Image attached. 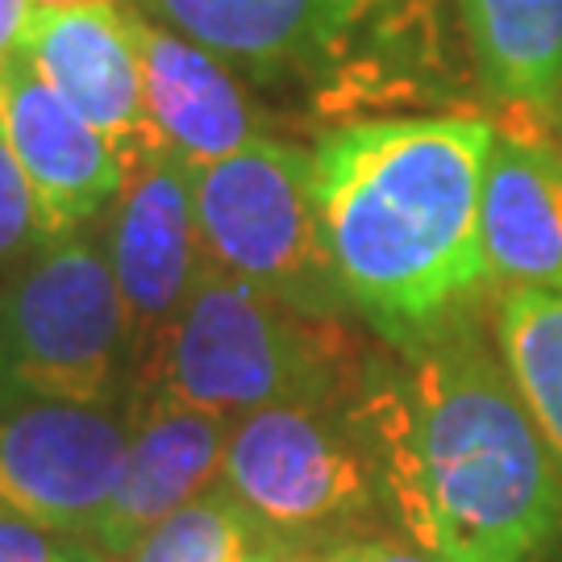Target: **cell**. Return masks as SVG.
Wrapping results in <instances>:
<instances>
[{"mask_svg":"<svg viewBox=\"0 0 562 562\" xmlns=\"http://www.w3.org/2000/svg\"><path fill=\"white\" fill-rule=\"evenodd\" d=\"M355 417L401 533L442 562H542L562 538V480L533 417L467 322L375 359Z\"/></svg>","mask_w":562,"mask_h":562,"instance_id":"cell-1","label":"cell"},{"mask_svg":"<svg viewBox=\"0 0 562 562\" xmlns=\"http://www.w3.org/2000/svg\"><path fill=\"white\" fill-rule=\"evenodd\" d=\"M496 130L483 117H375L313 150V201L346 304L413 350L483 292L480 204Z\"/></svg>","mask_w":562,"mask_h":562,"instance_id":"cell-2","label":"cell"},{"mask_svg":"<svg viewBox=\"0 0 562 562\" xmlns=\"http://www.w3.org/2000/svg\"><path fill=\"white\" fill-rule=\"evenodd\" d=\"M371 362L341 317L301 313L259 283L204 262L130 404L167 396L234 422L267 404L350 401Z\"/></svg>","mask_w":562,"mask_h":562,"instance_id":"cell-3","label":"cell"},{"mask_svg":"<svg viewBox=\"0 0 562 562\" xmlns=\"http://www.w3.org/2000/svg\"><path fill=\"white\" fill-rule=\"evenodd\" d=\"M350 401L267 404L229 422L222 487L283 550L350 542L387 513Z\"/></svg>","mask_w":562,"mask_h":562,"instance_id":"cell-4","label":"cell"},{"mask_svg":"<svg viewBox=\"0 0 562 562\" xmlns=\"http://www.w3.org/2000/svg\"><path fill=\"white\" fill-rule=\"evenodd\" d=\"M13 387L130 413L134 346L101 234L46 238L4 283Z\"/></svg>","mask_w":562,"mask_h":562,"instance_id":"cell-5","label":"cell"},{"mask_svg":"<svg viewBox=\"0 0 562 562\" xmlns=\"http://www.w3.org/2000/svg\"><path fill=\"white\" fill-rule=\"evenodd\" d=\"M192 201L209 262L313 317L350 308L317 222L313 150L262 134L229 159L192 167Z\"/></svg>","mask_w":562,"mask_h":562,"instance_id":"cell-6","label":"cell"},{"mask_svg":"<svg viewBox=\"0 0 562 562\" xmlns=\"http://www.w3.org/2000/svg\"><path fill=\"white\" fill-rule=\"evenodd\" d=\"M134 422L121 408L9 392L0 401V508L92 542L125 471Z\"/></svg>","mask_w":562,"mask_h":562,"instance_id":"cell-7","label":"cell"},{"mask_svg":"<svg viewBox=\"0 0 562 562\" xmlns=\"http://www.w3.org/2000/svg\"><path fill=\"white\" fill-rule=\"evenodd\" d=\"M101 241L125 304L138 383L209 262L192 201V167L176 155H159L125 176L104 213Z\"/></svg>","mask_w":562,"mask_h":562,"instance_id":"cell-8","label":"cell"},{"mask_svg":"<svg viewBox=\"0 0 562 562\" xmlns=\"http://www.w3.org/2000/svg\"><path fill=\"white\" fill-rule=\"evenodd\" d=\"M18 50L113 146L125 176L167 155V142L146 109L138 46L121 4L34 9Z\"/></svg>","mask_w":562,"mask_h":562,"instance_id":"cell-9","label":"cell"},{"mask_svg":"<svg viewBox=\"0 0 562 562\" xmlns=\"http://www.w3.org/2000/svg\"><path fill=\"white\" fill-rule=\"evenodd\" d=\"M371 4L375 0H134L138 13L259 83L334 76Z\"/></svg>","mask_w":562,"mask_h":562,"instance_id":"cell-10","label":"cell"},{"mask_svg":"<svg viewBox=\"0 0 562 562\" xmlns=\"http://www.w3.org/2000/svg\"><path fill=\"white\" fill-rule=\"evenodd\" d=\"M0 130L30 180L46 238L104 217L125 171L113 146L63 101L25 55L0 63Z\"/></svg>","mask_w":562,"mask_h":562,"instance_id":"cell-11","label":"cell"},{"mask_svg":"<svg viewBox=\"0 0 562 562\" xmlns=\"http://www.w3.org/2000/svg\"><path fill=\"white\" fill-rule=\"evenodd\" d=\"M130 422H134V438H130L125 471L92 538V546L117 559L146 529H155L171 513H180L183 504L201 501L204 492L222 483L225 442H229L225 417L167 401V396H146L130 404Z\"/></svg>","mask_w":562,"mask_h":562,"instance_id":"cell-12","label":"cell"},{"mask_svg":"<svg viewBox=\"0 0 562 562\" xmlns=\"http://www.w3.org/2000/svg\"><path fill=\"white\" fill-rule=\"evenodd\" d=\"M125 25L138 46L146 109L167 142V155L188 167H209L267 134L259 109L217 55L138 9H125Z\"/></svg>","mask_w":562,"mask_h":562,"instance_id":"cell-13","label":"cell"},{"mask_svg":"<svg viewBox=\"0 0 562 562\" xmlns=\"http://www.w3.org/2000/svg\"><path fill=\"white\" fill-rule=\"evenodd\" d=\"M480 234L496 283L562 292V146L496 134L483 171Z\"/></svg>","mask_w":562,"mask_h":562,"instance_id":"cell-14","label":"cell"},{"mask_svg":"<svg viewBox=\"0 0 562 562\" xmlns=\"http://www.w3.org/2000/svg\"><path fill=\"white\" fill-rule=\"evenodd\" d=\"M480 80L501 101H562V0H459Z\"/></svg>","mask_w":562,"mask_h":562,"instance_id":"cell-15","label":"cell"},{"mask_svg":"<svg viewBox=\"0 0 562 562\" xmlns=\"http://www.w3.org/2000/svg\"><path fill=\"white\" fill-rule=\"evenodd\" d=\"M496 346L562 480V292L504 288L496 304Z\"/></svg>","mask_w":562,"mask_h":562,"instance_id":"cell-16","label":"cell"},{"mask_svg":"<svg viewBox=\"0 0 562 562\" xmlns=\"http://www.w3.org/2000/svg\"><path fill=\"white\" fill-rule=\"evenodd\" d=\"M262 533L222 483L146 529L121 562H241Z\"/></svg>","mask_w":562,"mask_h":562,"instance_id":"cell-17","label":"cell"},{"mask_svg":"<svg viewBox=\"0 0 562 562\" xmlns=\"http://www.w3.org/2000/svg\"><path fill=\"white\" fill-rule=\"evenodd\" d=\"M46 241L38 204L13 146L0 130V267H21Z\"/></svg>","mask_w":562,"mask_h":562,"instance_id":"cell-18","label":"cell"},{"mask_svg":"<svg viewBox=\"0 0 562 562\" xmlns=\"http://www.w3.org/2000/svg\"><path fill=\"white\" fill-rule=\"evenodd\" d=\"M67 550H71V538H59L0 508V562H67Z\"/></svg>","mask_w":562,"mask_h":562,"instance_id":"cell-19","label":"cell"},{"mask_svg":"<svg viewBox=\"0 0 562 562\" xmlns=\"http://www.w3.org/2000/svg\"><path fill=\"white\" fill-rule=\"evenodd\" d=\"M341 550H346V562H442L408 533H362L341 542Z\"/></svg>","mask_w":562,"mask_h":562,"instance_id":"cell-20","label":"cell"},{"mask_svg":"<svg viewBox=\"0 0 562 562\" xmlns=\"http://www.w3.org/2000/svg\"><path fill=\"white\" fill-rule=\"evenodd\" d=\"M30 18H34V0H0V63L18 55Z\"/></svg>","mask_w":562,"mask_h":562,"instance_id":"cell-21","label":"cell"},{"mask_svg":"<svg viewBox=\"0 0 562 562\" xmlns=\"http://www.w3.org/2000/svg\"><path fill=\"white\" fill-rule=\"evenodd\" d=\"M18 392L13 387V338H9V304H4V288H0V401Z\"/></svg>","mask_w":562,"mask_h":562,"instance_id":"cell-22","label":"cell"},{"mask_svg":"<svg viewBox=\"0 0 562 562\" xmlns=\"http://www.w3.org/2000/svg\"><path fill=\"white\" fill-rule=\"evenodd\" d=\"M283 562H346V550L341 542L334 546H301V550H288Z\"/></svg>","mask_w":562,"mask_h":562,"instance_id":"cell-23","label":"cell"},{"mask_svg":"<svg viewBox=\"0 0 562 562\" xmlns=\"http://www.w3.org/2000/svg\"><path fill=\"white\" fill-rule=\"evenodd\" d=\"M67 562H121V559L117 554H109V550H101V546H92V542H71Z\"/></svg>","mask_w":562,"mask_h":562,"instance_id":"cell-24","label":"cell"},{"mask_svg":"<svg viewBox=\"0 0 562 562\" xmlns=\"http://www.w3.org/2000/svg\"><path fill=\"white\" fill-rule=\"evenodd\" d=\"M288 559V550H283L280 542H271V538H259V542L250 546V554L241 562H283Z\"/></svg>","mask_w":562,"mask_h":562,"instance_id":"cell-25","label":"cell"},{"mask_svg":"<svg viewBox=\"0 0 562 562\" xmlns=\"http://www.w3.org/2000/svg\"><path fill=\"white\" fill-rule=\"evenodd\" d=\"M80 4H117V0H34V9H80Z\"/></svg>","mask_w":562,"mask_h":562,"instance_id":"cell-26","label":"cell"},{"mask_svg":"<svg viewBox=\"0 0 562 562\" xmlns=\"http://www.w3.org/2000/svg\"><path fill=\"white\" fill-rule=\"evenodd\" d=\"M559 146H562V142H559Z\"/></svg>","mask_w":562,"mask_h":562,"instance_id":"cell-27","label":"cell"}]
</instances>
